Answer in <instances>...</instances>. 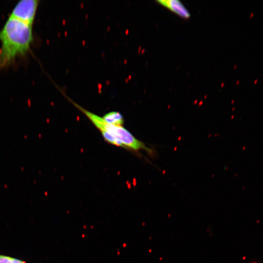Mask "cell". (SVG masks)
Returning a JSON list of instances; mask_svg holds the SVG:
<instances>
[{
    "instance_id": "6da1fadb",
    "label": "cell",
    "mask_w": 263,
    "mask_h": 263,
    "mask_svg": "<svg viewBox=\"0 0 263 263\" xmlns=\"http://www.w3.org/2000/svg\"><path fill=\"white\" fill-rule=\"evenodd\" d=\"M34 40L32 26L8 17L0 30V69L14 64L25 57Z\"/></svg>"
},
{
    "instance_id": "7a4b0ae2",
    "label": "cell",
    "mask_w": 263,
    "mask_h": 263,
    "mask_svg": "<svg viewBox=\"0 0 263 263\" xmlns=\"http://www.w3.org/2000/svg\"><path fill=\"white\" fill-rule=\"evenodd\" d=\"M74 105L81 111L91 122L100 131L106 132L119 140L125 148L134 150H145L151 152V149L146 146L141 141L136 139L130 132L121 126L114 125L106 122L102 117L90 112L68 98Z\"/></svg>"
},
{
    "instance_id": "3957f363",
    "label": "cell",
    "mask_w": 263,
    "mask_h": 263,
    "mask_svg": "<svg viewBox=\"0 0 263 263\" xmlns=\"http://www.w3.org/2000/svg\"><path fill=\"white\" fill-rule=\"evenodd\" d=\"M38 0H21L13 8L9 18L33 26L39 5Z\"/></svg>"
},
{
    "instance_id": "277c9868",
    "label": "cell",
    "mask_w": 263,
    "mask_h": 263,
    "mask_svg": "<svg viewBox=\"0 0 263 263\" xmlns=\"http://www.w3.org/2000/svg\"><path fill=\"white\" fill-rule=\"evenodd\" d=\"M157 2L183 18L188 19L190 16L188 10L179 0H157Z\"/></svg>"
},
{
    "instance_id": "5b68a950",
    "label": "cell",
    "mask_w": 263,
    "mask_h": 263,
    "mask_svg": "<svg viewBox=\"0 0 263 263\" xmlns=\"http://www.w3.org/2000/svg\"><path fill=\"white\" fill-rule=\"evenodd\" d=\"M102 118L107 123L114 125L121 126L124 123L122 114L117 112H109Z\"/></svg>"
},
{
    "instance_id": "8992f818",
    "label": "cell",
    "mask_w": 263,
    "mask_h": 263,
    "mask_svg": "<svg viewBox=\"0 0 263 263\" xmlns=\"http://www.w3.org/2000/svg\"><path fill=\"white\" fill-rule=\"evenodd\" d=\"M100 132L102 133L103 137L106 141L108 142L110 144L125 148L122 143L120 142L119 140H118L116 138H115L114 136L106 132L102 131Z\"/></svg>"
},
{
    "instance_id": "52a82bcc",
    "label": "cell",
    "mask_w": 263,
    "mask_h": 263,
    "mask_svg": "<svg viewBox=\"0 0 263 263\" xmlns=\"http://www.w3.org/2000/svg\"><path fill=\"white\" fill-rule=\"evenodd\" d=\"M0 263H26L24 261L20 260L7 256L5 255H0Z\"/></svg>"
}]
</instances>
